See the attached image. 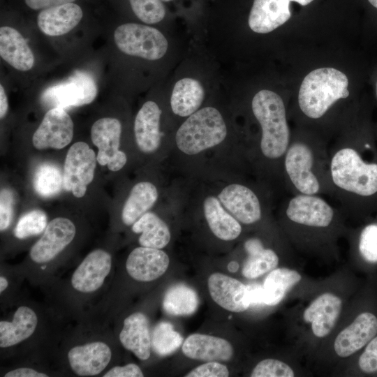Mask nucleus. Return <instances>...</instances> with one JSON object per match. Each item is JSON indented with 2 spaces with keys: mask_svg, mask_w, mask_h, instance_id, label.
Wrapping results in <instances>:
<instances>
[{
  "mask_svg": "<svg viewBox=\"0 0 377 377\" xmlns=\"http://www.w3.org/2000/svg\"><path fill=\"white\" fill-rule=\"evenodd\" d=\"M357 248L367 262L377 263V223H370L362 229Z\"/></svg>",
  "mask_w": 377,
  "mask_h": 377,
  "instance_id": "37",
  "label": "nucleus"
},
{
  "mask_svg": "<svg viewBox=\"0 0 377 377\" xmlns=\"http://www.w3.org/2000/svg\"><path fill=\"white\" fill-rule=\"evenodd\" d=\"M97 94L94 78L87 73L76 71L66 81L45 89L40 99L47 107L65 109L89 104Z\"/></svg>",
  "mask_w": 377,
  "mask_h": 377,
  "instance_id": "7",
  "label": "nucleus"
},
{
  "mask_svg": "<svg viewBox=\"0 0 377 377\" xmlns=\"http://www.w3.org/2000/svg\"><path fill=\"white\" fill-rule=\"evenodd\" d=\"M37 324V315L31 308L19 306L11 321H0V347H10L28 339L35 332Z\"/></svg>",
  "mask_w": 377,
  "mask_h": 377,
  "instance_id": "25",
  "label": "nucleus"
},
{
  "mask_svg": "<svg viewBox=\"0 0 377 377\" xmlns=\"http://www.w3.org/2000/svg\"><path fill=\"white\" fill-rule=\"evenodd\" d=\"M251 110L261 128L260 156L270 165L271 174L284 188L283 161L292 135L285 103L276 93L263 89L253 96Z\"/></svg>",
  "mask_w": 377,
  "mask_h": 377,
  "instance_id": "3",
  "label": "nucleus"
},
{
  "mask_svg": "<svg viewBox=\"0 0 377 377\" xmlns=\"http://www.w3.org/2000/svg\"><path fill=\"white\" fill-rule=\"evenodd\" d=\"M156 187L148 182L136 184L131 189L121 212V220L126 226L133 225L146 213L158 198Z\"/></svg>",
  "mask_w": 377,
  "mask_h": 377,
  "instance_id": "28",
  "label": "nucleus"
},
{
  "mask_svg": "<svg viewBox=\"0 0 377 377\" xmlns=\"http://www.w3.org/2000/svg\"><path fill=\"white\" fill-rule=\"evenodd\" d=\"M63 184V174L56 165L45 163L37 168L34 177V187L41 197L50 198L58 194Z\"/></svg>",
  "mask_w": 377,
  "mask_h": 377,
  "instance_id": "33",
  "label": "nucleus"
},
{
  "mask_svg": "<svg viewBox=\"0 0 377 377\" xmlns=\"http://www.w3.org/2000/svg\"><path fill=\"white\" fill-rule=\"evenodd\" d=\"M131 229L135 233H141L138 242L142 246L161 249L168 244L171 238L167 224L149 212L140 216Z\"/></svg>",
  "mask_w": 377,
  "mask_h": 377,
  "instance_id": "29",
  "label": "nucleus"
},
{
  "mask_svg": "<svg viewBox=\"0 0 377 377\" xmlns=\"http://www.w3.org/2000/svg\"><path fill=\"white\" fill-rule=\"evenodd\" d=\"M0 56L17 71H27L34 65L35 58L24 36L9 26L0 28Z\"/></svg>",
  "mask_w": 377,
  "mask_h": 377,
  "instance_id": "24",
  "label": "nucleus"
},
{
  "mask_svg": "<svg viewBox=\"0 0 377 377\" xmlns=\"http://www.w3.org/2000/svg\"><path fill=\"white\" fill-rule=\"evenodd\" d=\"M376 334L377 318L369 312L362 313L338 334L334 350L339 357H348L368 343Z\"/></svg>",
  "mask_w": 377,
  "mask_h": 377,
  "instance_id": "17",
  "label": "nucleus"
},
{
  "mask_svg": "<svg viewBox=\"0 0 377 377\" xmlns=\"http://www.w3.org/2000/svg\"><path fill=\"white\" fill-rule=\"evenodd\" d=\"M238 269H239V264L235 261H231L228 265V269L230 272H235L238 270Z\"/></svg>",
  "mask_w": 377,
  "mask_h": 377,
  "instance_id": "48",
  "label": "nucleus"
},
{
  "mask_svg": "<svg viewBox=\"0 0 377 377\" xmlns=\"http://www.w3.org/2000/svg\"><path fill=\"white\" fill-rule=\"evenodd\" d=\"M358 364L360 369L365 373L377 371V337L369 342L359 358Z\"/></svg>",
  "mask_w": 377,
  "mask_h": 377,
  "instance_id": "41",
  "label": "nucleus"
},
{
  "mask_svg": "<svg viewBox=\"0 0 377 377\" xmlns=\"http://www.w3.org/2000/svg\"><path fill=\"white\" fill-rule=\"evenodd\" d=\"M226 135V125L220 112L206 107L190 115L180 126L175 142L183 153L195 155L219 145Z\"/></svg>",
  "mask_w": 377,
  "mask_h": 377,
  "instance_id": "5",
  "label": "nucleus"
},
{
  "mask_svg": "<svg viewBox=\"0 0 377 377\" xmlns=\"http://www.w3.org/2000/svg\"><path fill=\"white\" fill-rule=\"evenodd\" d=\"M182 352L190 359L205 362H226L233 355L232 346L227 340L198 333L186 339L182 344Z\"/></svg>",
  "mask_w": 377,
  "mask_h": 377,
  "instance_id": "20",
  "label": "nucleus"
},
{
  "mask_svg": "<svg viewBox=\"0 0 377 377\" xmlns=\"http://www.w3.org/2000/svg\"><path fill=\"white\" fill-rule=\"evenodd\" d=\"M82 17L83 11L78 4L68 3L40 10L37 25L44 34L59 36L74 29Z\"/></svg>",
  "mask_w": 377,
  "mask_h": 377,
  "instance_id": "19",
  "label": "nucleus"
},
{
  "mask_svg": "<svg viewBox=\"0 0 377 377\" xmlns=\"http://www.w3.org/2000/svg\"><path fill=\"white\" fill-rule=\"evenodd\" d=\"M75 233V226L71 220L64 217L54 219L31 247L30 258L38 264L51 261L73 241Z\"/></svg>",
  "mask_w": 377,
  "mask_h": 377,
  "instance_id": "11",
  "label": "nucleus"
},
{
  "mask_svg": "<svg viewBox=\"0 0 377 377\" xmlns=\"http://www.w3.org/2000/svg\"><path fill=\"white\" fill-rule=\"evenodd\" d=\"M290 1H295L300 3L302 6H306L313 0H290Z\"/></svg>",
  "mask_w": 377,
  "mask_h": 377,
  "instance_id": "49",
  "label": "nucleus"
},
{
  "mask_svg": "<svg viewBox=\"0 0 377 377\" xmlns=\"http://www.w3.org/2000/svg\"><path fill=\"white\" fill-rule=\"evenodd\" d=\"M97 157L84 142H77L68 149L64 165L63 187L74 196L84 195L88 185L93 181Z\"/></svg>",
  "mask_w": 377,
  "mask_h": 377,
  "instance_id": "8",
  "label": "nucleus"
},
{
  "mask_svg": "<svg viewBox=\"0 0 377 377\" xmlns=\"http://www.w3.org/2000/svg\"><path fill=\"white\" fill-rule=\"evenodd\" d=\"M229 371L227 367L216 361L207 362L192 369L186 377H227Z\"/></svg>",
  "mask_w": 377,
  "mask_h": 377,
  "instance_id": "40",
  "label": "nucleus"
},
{
  "mask_svg": "<svg viewBox=\"0 0 377 377\" xmlns=\"http://www.w3.org/2000/svg\"><path fill=\"white\" fill-rule=\"evenodd\" d=\"M8 109V103L6 94L2 84H0V118L3 119Z\"/></svg>",
  "mask_w": 377,
  "mask_h": 377,
  "instance_id": "46",
  "label": "nucleus"
},
{
  "mask_svg": "<svg viewBox=\"0 0 377 377\" xmlns=\"http://www.w3.org/2000/svg\"><path fill=\"white\" fill-rule=\"evenodd\" d=\"M328 147L318 135H291L283 161V186L288 195L333 197Z\"/></svg>",
  "mask_w": 377,
  "mask_h": 377,
  "instance_id": "2",
  "label": "nucleus"
},
{
  "mask_svg": "<svg viewBox=\"0 0 377 377\" xmlns=\"http://www.w3.org/2000/svg\"><path fill=\"white\" fill-rule=\"evenodd\" d=\"M204 214L213 234L219 239L231 241L242 232L239 222L225 210L219 199L214 196L205 198L203 203Z\"/></svg>",
  "mask_w": 377,
  "mask_h": 377,
  "instance_id": "26",
  "label": "nucleus"
},
{
  "mask_svg": "<svg viewBox=\"0 0 377 377\" xmlns=\"http://www.w3.org/2000/svg\"><path fill=\"white\" fill-rule=\"evenodd\" d=\"M376 96H377V82H376Z\"/></svg>",
  "mask_w": 377,
  "mask_h": 377,
  "instance_id": "52",
  "label": "nucleus"
},
{
  "mask_svg": "<svg viewBox=\"0 0 377 377\" xmlns=\"http://www.w3.org/2000/svg\"><path fill=\"white\" fill-rule=\"evenodd\" d=\"M341 300L332 293H324L305 309L303 318L305 322L311 324L316 337L328 335L335 325L341 309Z\"/></svg>",
  "mask_w": 377,
  "mask_h": 377,
  "instance_id": "21",
  "label": "nucleus"
},
{
  "mask_svg": "<svg viewBox=\"0 0 377 377\" xmlns=\"http://www.w3.org/2000/svg\"><path fill=\"white\" fill-rule=\"evenodd\" d=\"M162 1H167V2H168V1H173V0H162Z\"/></svg>",
  "mask_w": 377,
  "mask_h": 377,
  "instance_id": "51",
  "label": "nucleus"
},
{
  "mask_svg": "<svg viewBox=\"0 0 377 377\" xmlns=\"http://www.w3.org/2000/svg\"><path fill=\"white\" fill-rule=\"evenodd\" d=\"M246 289L250 306L264 304V291L263 286L258 283L248 284L246 285Z\"/></svg>",
  "mask_w": 377,
  "mask_h": 377,
  "instance_id": "44",
  "label": "nucleus"
},
{
  "mask_svg": "<svg viewBox=\"0 0 377 377\" xmlns=\"http://www.w3.org/2000/svg\"><path fill=\"white\" fill-rule=\"evenodd\" d=\"M170 258L163 251L140 246L134 249L126 262V269L133 279L148 282L157 279L168 269Z\"/></svg>",
  "mask_w": 377,
  "mask_h": 377,
  "instance_id": "14",
  "label": "nucleus"
},
{
  "mask_svg": "<svg viewBox=\"0 0 377 377\" xmlns=\"http://www.w3.org/2000/svg\"><path fill=\"white\" fill-rule=\"evenodd\" d=\"M26 6L34 10H42L64 3H72L75 0H24Z\"/></svg>",
  "mask_w": 377,
  "mask_h": 377,
  "instance_id": "43",
  "label": "nucleus"
},
{
  "mask_svg": "<svg viewBox=\"0 0 377 377\" xmlns=\"http://www.w3.org/2000/svg\"><path fill=\"white\" fill-rule=\"evenodd\" d=\"M141 369L135 364L130 363L124 366H116L108 370L103 377H142Z\"/></svg>",
  "mask_w": 377,
  "mask_h": 377,
  "instance_id": "42",
  "label": "nucleus"
},
{
  "mask_svg": "<svg viewBox=\"0 0 377 377\" xmlns=\"http://www.w3.org/2000/svg\"><path fill=\"white\" fill-rule=\"evenodd\" d=\"M204 97L205 90L200 82L190 77L182 78L172 89L171 109L178 116H190L200 107Z\"/></svg>",
  "mask_w": 377,
  "mask_h": 377,
  "instance_id": "27",
  "label": "nucleus"
},
{
  "mask_svg": "<svg viewBox=\"0 0 377 377\" xmlns=\"http://www.w3.org/2000/svg\"><path fill=\"white\" fill-rule=\"evenodd\" d=\"M47 226L46 214L42 210L34 209L19 219L13 233L18 239H25L44 232Z\"/></svg>",
  "mask_w": 377,
  "mask_h": 377,
  "instance_id": "36",
  "label": "nucleus"
},
{
  "mask_svg": "<svg viewBox=\"0 0 377 377\" xmlns=\"http://www.w3.org/2000/svg\"><path fill=\"white\" fill-rule=\"evenodd\" d=\"M368 1L374 7L377 8V0H368Z\"/></svg>",
  "mask_w": 377,
  "mask_h": 377,
  "instance_id": "50",
  "label": "nucleus"
},
{
  "mask_svg": "<svg viewBox=\"0 0 377 377\" xmlns=\"http://www.w3.org/2000/svg\"><path fill=\"white\" fill-rule=\"evenodd\" d=\"M121 345L132 352L138 359L149 358L151 349V336L147 317L141 312L127 316L119 333Z\"/></svg>",
  "mask_w": 377,
  "mask_h": 377,
  "instance_id": "22",
  "label": "nucleus"
},
{
  "mask_svg": "<svg viewBox=\"0 0 377 377\" xmlns=\"http://www.w3.org/2000/svg\"><path fill=\"white\" fill-rule=\"evenodd\" d=\"M293 369L286 363L274 360L265 359L253 369L251 377H293Z\"/></svg>",
  "mask_w": 377,
  "mask_h": 377,
  "instance_id": "38",
  "label": "nucleus"
},
{
  "mask_svg": "<svg viewBox=\"0 0 377 377\" xmlns=\"http://www.w3.org/2000/svg\"><path fill=\"white\" fill-rule=\"evenodd\" d=\"M73 121L64 108H52L44 115L32 137V143L38 149H60L72 140Z\"/></svg>",
  "mask_w": 377,
  "mask_h": 377,
  "instance_id": "10",
  "label": "nucleus"
},
{
  "mask_svg": "<svg viewBox=\"0 0 377 377\" xmlns=\"http://www.w3.org/2000/svg\"><path fill=\"white\" fill-rule=\"evenodd\" d=\"M112 357L110 346L103 341H92L71 348L68 353L69 365L79 376L101 374Z\"/></svg>",
  "mask_w": 377,
  "mask_h": 377,
  "instance_id": "15",
  "label": "nucleus"
},
{
  "mask_svg": "<svg viewBox=\"0 0 377 377\" xmlns=\"http://www.w3.org/2000/svg\"><path fill=\"white\" fill-rule=\"evenodd\" d=\"M114 43L126 54L157 60L166 53L168 43L157 29L138 23H125L116 28Z\"/></svg>",
  "mask_w": 377,
  "mask_h": 377,
  "instance_id": "6",
  "label": "nucleus"
},
{
  "mask_svg": "<svg viewBox=\"0 0 377 377\" xmlns=\"http://www.w3.org/2000/svg\"><path fill=\"white\" fill-rule=\"evenodd\" d=\"M300 274L293 269L278 268L272 270L263 283L264 304H278L286 293L301 280Z\"/></svg>",
  "mask_w": 377,
  "mask_h": 377,
  "instance_id": "30",
  "label": "nucleus"
},
{
  "mask_svg": "<svg viewBox=\"0 0 377 377\" xmlns=\"http://www.w3.org/2000/svg\"><path fill=\"white\" fill-rule=\"evenodd\" d=\"M197 293L191 287L179 283L171 286L165 293L163 307L171 316H189L198 307Z\"/></svg>",
  "mask_w": 377,
  "mask_h": 377,
  "instance_id": "31",
  "label": "nucleus"
},
{
  "mask_svg": "<svg viewBox=\"0 0 377 377\" xmlns=\"http://www.w3.org/2000/svg\"><path fill=\"white\" fill-rule=\"evenodd\" d=\"M15 197L8 188H3L0 193V230H6L11 223L13 216Z\"/></svg>",
  "mask_w": 377,
  "mask_h": 377,
  "instance_id": "39",
  "label": "nucleus"
},
{
  "mask_svg": "<svg viewBox=\"0 0 377 377\" xmlns=\"http://www.w3.org/2000/svg\"><path fill=\"white\" fill-rule=\"evenodd\" d=\"M47 374L28 367L17 368L7 372L4 377H47Z\"/></svg>",
  "mask_w": 377,
  "mask_h": 377,
  "instance_id": "45",
  "label": "nucleus"
},
{
  "mask_svg": "<svg viewBox=\"0 0 377 377\" xmlns=\"http://www.w3.org/2000/svg\"><path fill=\"white\" fill-rule=\"evenodd\" d=\"M121 134V124L112 117L98 119L91 128V141L98 149V163L113 172L121 170L127 161L126 154L119 150Z\"/></svg>",
  "mask_w": 377,
  "mask_h": 377,
  "instance_id": "9",
  "label": "nucleus"
},
{
  "mask_svg": "<svg viewBox=\"0 0 377 377\" xmlns=\"http://www.w3.org/2000/svg\"><path fill=\"white\" fill-rule=\"evenodd\" d=\"M332 198L343 212H377V142L369 131L328 147Z\"/></svg>",
  "mask_w": 377,
  "mask_h": 377,
  "instance_id": "1",
  "label": "nucleus"
},
{
  "mask_svg": "<svg viewBox=\"0 0 377 377\" xmlns=\"http://www.w3.org/2000/svg\"><path fill=\"white\" fill-rule=\"evenodd\" d=\"M135 15L148 24L162 21L166 15V8L162 0H128Z\"/></svg>",
  "mask_w": 377,
  "mask_h": 377,
  "instance_id": "35",
  "label": "nucleus"
},
{
  "mask_svg": "<svg viewBox=\"0 0 377 377\" xmlns=\"http://www.w3.org/2000/svg\"><path fill=\"white\" fill-rule=\"evenodd\" d=\"M248 253L242 270L243 276L249 279H256L273 270L279 263V257L274 251L264 248L260 243L246 250Z\"/></svg>",
  "mask_w": 377,
  "mask_h": 377,
  "instance_id": "32",
  "label": "nucleus"
},
{
  "mask_svg": "<svg viewBox=\"0 0 377 377\" xmlns=\"http://www.w3.org/2000/svg\"><path fill=\"white\" fill-rule=\"evenodd\" d=\"M222 205L240 223L250 225L263 217L261 200L251 187L235 183L225 187L218 195Z\"/></svg>",
  "mask_w": 377,
  "mask_h": 377,
  "instance_id": "12",
  "label": "nucleus"
},
{
  "mask_svg": "<svg viewBox=\"0 0 377 377\" xmlns=\"http://www.w3.org/2000/svg\"><path fill=\"white\" fill-rule=\"evenodd\" d=\"M8 286V281L6 277L0 276V293H2Z\"/></svg>",
  "mask_w": 377,
  "mask_h": 377,
  "instance_id": "47",
  "label": "nucleus"
},
{
  "mask_svg": "<svg viewBox=\"0 0 377 377\" xmlns=\"http://www.w3.org/2000/svg\"><path fill=\"white\" fill-rule=\"evenodd\" d=\"M161 110L154 101L145 102L138 112L134 123L135 141L144 153L155 151L161 144Z\"/></svg>",
  "mask_w": 377,
  "mask_h": 377,
  "instance_id": "23",
  "label": "nucleus"
},
{
  "mask_svg": "<svg viewBox=\"0 0 377 377\" xmlns=\"http://www.w3.org/2000/svg\"><path fill=\"white\" fill-rule=\"evenodd\" d=\"M348 80L341 71L333 68H320L304 78L298 94L297 104L308 119L324 117L340 99L349 96Z\"/></svg>",
  "mask_w": 377,
  "mask_h": 377,
  "instance_id": "4",
  "label": "nucleus"
},
{
  "mask_svg": "<svg viewBox=\"0 0 377 377\" xmlns=\"http://www.w3.org/2000/svg\"><path fill=\"white\" fill-rule=\"evenodd\" d=\"M290 0H253L248 23L259 34L271 32L291 17Z\"/></svg>",
  "mask_w": 377,
  "mask_h": 377,
  "instance_id": "18",
  "label": "nucleus"
},
{
  "mask_svg": "<svg viewBox=\"0 0 377 377\" xmlns=\"http://www.w3.org/2000/svg\"><path fill=\"white\" fill-rule=\"evenodd\" d=\"M112 267L111 255L105 250L90 252L77 267L71 276L73 288L82 293L98 290L109 275Z\"/></svg>",
  "mask_w": 377,
  "mask_h": 377,
  "instance_id": "13",
  "label": "nucleus"
},
{
  "mask_svg": "<svg viewBox=\"0 0 377 377\" xmlns=\"http://www.w3.org/2000/svg\"><path fill=\"white\" fill-rule=\"evenodd\" d=\"M183 337L168 322L157 324L151 335V348L158 355L165 357L175 352L182 345Z\"/></svg>",
  "mask_w": 377,
  "mask_h": 377,
  "instance_id": "34",
  "label": "nucleus"
},
{
  "mask_svg": "<svg viewBox=\"0 0 377 377\" xmlns=\"http://www.w3.org/2000/svg\"><path fill=\"white\" fill-rule=\"evenodd\" d=\"M208 289L212 300L231 312H243L250 307L246 286L236 279L214 273L208 279Z\"/></svg>",
  "mask_w": 377,
  "mask_h": 377,
  "instance_id": "16",
  "label": "nucleus"
}]
</instances>
